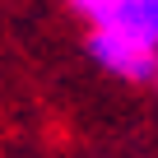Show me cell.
Returning a JSON list of instances; mask_svg holds the SVG:
<instances>
[{
    "mask_svg": "<svg viewBox=\"0 0 158 158\" xmlns=\"http://www.w3.org/2000/svg\"><path fill=\"white\" fill-rule=\"evenodd\" d=\"M89 51H93V60L107 74L130 79V84H149L153 70H158V47H139V42H130L121 33H107V28H93Z\"/></svg>",
    "mask_w": 158,
    "mask_h": 158,
    "instance_id": "6da1fadb",
    "label": "cell"
},
{
    "mask_svg": "<svg viewBox=\"0 0 158 158\" xmlns=\"http://www.w3.org/2000/svg\"><path fill=\"white\" fill-rule=\"evenodd\" d=\"M93 28L121 33L139 47H158V0H102L89 10Z\"/></svg>",
    "mask_w": 158,
    "mask_h": 158,
    "instance_id": "7a4b0ae2",
    "label": "cell"
}]
</instances>
